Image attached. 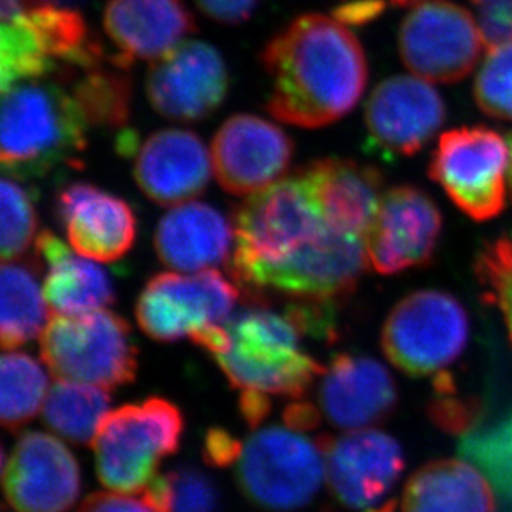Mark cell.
<instances>
[{"label":"cell","mask_w":512,"mask_h":512,"mask_svg":"<svg viewBox=\"0 0 512 512\" xmlns=\"http://www.w3.org/2000/svg\"><path fill=\"white\" fill-rule=\"evenodd\" d=\"M272 82L267 110L300 128H320L347 115L362 97L368 68L362 45L334 17L302 15L262 52Z\"/></svg>","instance_id":"6da1fadb"},{"label":"cell","mask_w":512,"mask_h":512,"mask_svg":"<svg viewBox=\"0 0 512 512\" xmlns=\"http://www.w3.org/2000/svg\"><path fill=\"white\" fill-rule=\"evenodd\" d=\"M88 121L72 93L49 77L2 92L0 161L10 178H40L72 165L87 146Z\"/></svg>","instance_id":"7a4b0ae2"},{"label":"cell","mask_w":512,"mask_h":512,"mask_svg":"<svg viewBox=\"0 0 512 512\" xmlns=\"http://www.w3.org/2000/svg\"><path fill=\"white\" fill-rule=\"evenodd\" d=\"M232 229V274L254 289H262L277 269L335 231L300 173L251 194L236 209Z\"/></svg>","instance_id":"3957f363"},{"label":"cell","mask_w":512,"mask_h":512,"mask_svg":"<svg viewBox=\"0 0 512 512\" xmlns=\"http://www.w3.org/2000/svg\"><path fill=\"white\" fill-rule=\"evenodd\" d=\"M224 325L231 343L214 358L239 392L302 398L327 370L300 348L304 334L287 312L247 310Z\"/></svg>","instance_id":"277c9868"},{"label":"cell","mask_w":512,"mask_h":512,"mask_svg":"<svg viewBox=\"0 0 512 512\" xmlns=\"http://www.w3.org/2000/svg\"><path fill=\"white\" fill-rule=\"evenodd\" d=\"M183 430L181 411L165 398L108 411L92 445L100 483L113 493H143L161 459L178 451Z\"/></svg>","instance_id":"5b68a950"},{"label":"cell","mask_w":512,"mask_h":512,"mask_svg":"<svg viewBox=\"0 0 512 512\" xmlns=\"http://www.w3.org/2000/svg\"><path fill=\"white\" fill-rule=\"evenodd\" d=\"M40 357L60 382L107 390L130 385L138 373L130 324L107 309L54 315L40 335Z\"/></svg>","instance_id":"8992f818"},{"label":"cell","mask_w":512,"mask_h":512,"mask_svg":"<svg viewBox=\"0 0 512 512\" xmlns=\"http://www.w3.org/2000/svg\"><path fill=\"white\" fill-rule=\"evenodd\" d=\"M325 474V435L309 438L287 426H269L244 445L236 478L251 503L289 512L314 499Z\"/></svg>","instance_id":"52a82bcc"},{"label":"cell","mask_w":512,"mask_h":512,"mask_svg":"<svg viewBox=\"0 0 512 512\" xmlns=\"http://www.w3.org/2000/svg\"><path fill=\"white\" fill-rule=\"evenodd\" d=\"M469 339V317L455 295L416 290L388 314L382 348L393 367L410 377L445 372Z\"/></svg>","instance_id":"ba28073f"},{"label":"cell","mask_w":512,"mask_h":512,"mask_svg":"<svg viewBox=\"0 0 512 512\" xmlns=\"http://www.w3.org/2000/svg\"><path fill=\"white\" fill-rule=\"evenodd\" d=\"M508 141L496 131L474 126L441 136L430 165L431 179L474 221H489L506 206Z\"/></svg>","instance_id":"9c48e42d"},{"label":"cell","mask_w":512,"mask_h":512,"mask_svg":"<svg viewBox=\"0 0 512 512\" xmlns=\"http://www.w3.org/2000/svg\"><path fill=\"white\" fill-rule=\"evenodd\" d=\"M239 290L216 269L193 276L174 272L151 277L136 302V322L151 340L176 342L196 330L226 324Z\"/></svg>","instance_id":"30bf717a"},{"label":"cell","mask_w":512,"mask_h":512,"mask_svg":"<svg viewBox=\"0 0 512 512\" xmlns=\"http://www.w3.org/2000/svg\"><path fill=\"white\" fill-rule=\"evenodd\" d=\"M400 55L411 72L430 82L453 83L476 67L484 42L468 10L451 2H425L406 15Z\"/></svg>","instance_id":"8fae6325"},{"label":"cell","mask_w":512,"mask_h":512,"mask_svg":"<svg viewBox=\"0 0 512 512\" xmlns=\"http://www.w3.org/2000/svg\"><path fill=\"white\" fill-rule=\"evenodd\" d=\"M228 68L213 45L188 40L151 65L146 95L156 113L168 120H204L228 93Z\"/></svg>","instance_id":"7c38bea8"},{"label":"cell","mask_w":512,"mask_h":512,"mask_svg":"<svg viewBox=\"0 0 512 512\" xmlns=\"http://www.w3.org/2000/svg\"><path fill=\"white\" fill-rule=\"evenodd\" d=\"M2 484L15 512H67L80 496L82 476L62 441L30 431L20 436L9 459L2 456Z\"/></svg>","instance_id":"4fadbf2b"},{"label":"cell","mask_w":512,"mask_h":512,"mask_svg":"<svg viewBox=\"0 0 512 512\" xmlns=\"http://www.w3.org/2000/svg\"><path fill=\"white\" fill-rule=\"evenodd\" d=\"M294 145L281 126L256 115L224 121L211 145L213 173L234 196H251L284 179Z\"/></svg>","instance_id":"5bb4252c"},{"label":"cell","mask_w":512,"mask_h":512,"mask_svg":"<svg viewBox=\"0 0 512 512\" xmlns=\"http://www.w3.org/2000/svg\"><path fill=\"white\" fill-rule=\"evenodd\" d=\"M443 218L435 201L420 189L398 186L383 193L377 218L367 236L368 262L382 276L433 261Z\"/></svg>","instance_id":"9a60e30c"},{"label":"cell","mask_w":512,"mask_h":512,"mask_svg":"<svg viewBox=\"0 0 512 512\" xmlns=\"http://www.w3.org/2000/svg\"><path fill=\"white\" fill-rule=\"evenodd\" d=\"M325 466L330 491L340 504L372 511L397 484L405 456L393 436L367 428L340 438L325 435Z\"/></svg>","instance_id":"2e32d148"},{"label":"cell","mask_w":512,"mask_h":512,"mask_svg":"<svg viewBox=\"0 0 512 512\" xmlns=\"http://www.w3.org/2000/svg\"><path fill=\"white\" fill-rule=\"evenodd\" d=\"M445 103L435 88L415 77H393L368 98L365 123L375 150L387 158L413 156L445 123Z\"/></svg>","instance_id":"e0dca14e"},{"label":"cell","mask_w":512,"mask_h":512,"mask_svg":"<svg viewBox=\"0 0 512 512\" xmlns=\"http://www.w3.org/2000/svg\"><path fill=\"white\" fill-rule=\"evenodd\" d=\"M320 410L345 431L367 430L397 408L395 380L375 358L339 353L322 375Z\"/></svg>","instance_id":"ac0fdd59"},{"label":"cell","mask_w":512,"mask_h":512,"mask_svg":"<svg viewBox=\"0 0 512 512\" xmlns=\"http://www.w3.org/2000/svg\"><path fill=\"white\" fill-rule=\"evenodd\" d=\"M211 155L203 140L188 130H163L136 151V184L153 203L179 206L203 193L211 178Z\"/></svg>","instance_id":"d6986e66"},{"label":"cell","mask_w":512,"mask_h":512,"mask_svg":"<svg viewBox=\"0 0 512 512\" xmlns=\"http://www.w3.org/2000/svg\"><path fill=\"white\" fill-rule=\"evenodd\" d=\"M55 208L78 256L115 262L135 244L136 219L130 206L93 184H70L58 194Z\"/></svg>","instance_id":"ffe728a7"},{"label":"cell","mask_w":512,"mask_h":512,"mask_svg":"<svg viewBox=\"0 0 512 512\" xmlns=\"http://www.w3.org/2000/svg\"><path fill=\"white\" fill-rule=\"evenodd\" d=\"M299 173L330 228L367 244L368 232L382 203L380 171L352 160L325 158L310 163Z\"/></svg>","instance_id":"44dd1931"},{"label":"cell","mask_w":512,"mask_h":512,"mask_svg":"<svg viewBox=\"0 0 512 512\" xmlns=\"http://www.w3.org/2000/svg\"><path fill=\"white\" fill-rule=\"evenodd\" d=\"M103 25L115 44L116 67L136 60H160L194 30V20L181 0H112Z\"/></svg>","instance_id":"7402d4cb"},{"label":"cell","mask_w":512,"mask_h":512,"mask_svg":"<svg viewBox=\"0 0 512 512\" xmlns=\"http://www.w3.org/2000/svg\"><path fill=\"white\" fill-rule=\"evenodd\" d=\"M232 242L234 229L228 219L198 201L174 206L155 232L156 254L173 271L214 269L228 259Z\"/></svg>","instance_id":"603a6c76"},{"label":"cell","mask_w":512,"mask_h":512,"mask_svg":"<svg viewBox=\"0 0 512 512\" xmlns=\"http://www.w3.org/2000/svg\"><path fill=\"white\" fill-rule=\"evenodd\" d=\"M39 262L47 267L44 295L54 315H82L107 309L115 302L112 279L102 267L75 256L55 234L42 231L35 239Z\"/></svg>","instance_id":"cb8c5ba5"},{"label":"cell","mask_w":512,"mask_h":512,"mask_svg":"<svg viewBox=\"0 0 512 512\" xmlns=\"http://www.w3.org/2000/svg\"><path fill=\"white\" fill-rule=\"evenodd\" d=\"M401 512H498V501L474 464L438 459L408 479Z\"/></svg>","instance_id":"d4e9b609"},{"label":"cell","mask_w":512,"mask_h":512,"mask_svg":"<svg viewBox=\"0 0 512 512\" xmlns=\"http://www.w3.org/2000/svg\"><path fill=\"white\" fill-rule=\"evenodd\" d=\"M40 264L4 262L0 272V342L15 350L42 335L49 305L39 284Z\"/></svg>","instance_id":"484cf974"},{"label":"cell","mask_w":512,"mask_h":512,"mask_svg":"<svg viewBox=\"0 0 512 512\" xmlns=\"http://www.w3.org/2000/svg\"><path fill=\"white\" fill-rule=\"evenodd\" d=\"M25 14L40 47L55 65L65 63L82 72L102 65V45L90 35L78 10L25 4Z\"/></svg>","instance_id":"4316f807"},{"label":"cell","mask_w":512,"mask_h":512,"mask_svg":"<svg viewBox=\"0 0 512 512\" xmlns=\"http://www.w3.org/2000/svg\"><path fill=\"white\" fill-rule=\"evenodd\" d=\"M112 403L110 390L83 383L57 382L49 388L44 421L72 445L90 446Z\"/></svg>","instance_id":"83f0119b"},{"label":"cell","mask_w":512,"mask_h":512,"mask_svg":"<svg viewBox=\"0 0 512 512\" xmlns=\"http://www.w3.org/2000/svg\"><path fill=\"white\" fill-rule=\"evenodd\" d=\"M458 453L488 476L498 512H512V408L459 438Z\"/></svg>","instance_id":"f1b7e54d"},{"label":"cell","mask_w":512,"mask_h":512,"mask_svg":"<svg viewBox=\"0 0 512 512\" xmlns=\"http://www.w3.org/2000/svg\"><path fill=\"white\" fill-rule=\"evenodd\" d=\"M49 380L44 368L27 353L7 352L0 365V420L7 430L27 425L44 410Z\"/></svg>","instance_id":"f546056e"},{"label":"cell","mask_w":512,"mask_h":512,"mask_svg":"<svg viewBox=\"0 0 512 512\" xmlns=\"http://www.w3.org/2000/svg\"><path fill=\"white\" fill-rule=\"evenodd\" d=\"M72 95L92 125L115 128L123 125L130 115V80L116 70H105L102 65L83 70L82 77L73 85Z\"/></svg>","instance_id":"4dcf8cb0"},{"label":"cell","mask_w":512,"mask_h":512,"mask_svg":"<svg viewBox=\"0 0 512 512\" xmlns=\"http://www.w3.org/2000/svg\"><path fill=\"white\" fill-rule=\"evenodd\" d=\"M0 254L9 262L24 256L37 239V214L30 194L15 178L4 176L0 181Z\"/></svg>","instance_id":"1f68e13d"},{"label":"cell","mask_w":512,"mask_h":512,"mask_svg":"<svg viewBox=\"0 0 512 512\" xmlns=\"http://www.w3.org/2000/svg\"><path fill=\"white\" fill-rule=\"evenodd\" d=\"M484 299L498 307L512 343V236H503L481 247L474 262Z\"/></svg>","instance_id":"d6a6232c"},{"label":"cell","mask_w":512,"mask_h":512,"mask_svg":"<svg viewBox=\"0 0 512 512\" xmlns=\"http://www.w3.org/2000/svg\"><path fill=\"white\" fill-rule=\"evenodd\" d=\"M428 416L448 435L463 436L483 423V406L478 398L464 397L455 378L448 372L438 373L433 382V398L428 405Z\"/></svg>","instance_id":"836d02e7"},{"label":"cell","mask_w":512,"mask_h":512,"mask_svg":"<svg viewBox=\"0 0 512 512\" xmlns=\"http://www.w3.org/2000/svg\"><path fill=\"white\" fill-rule=\"evenodd\" d=\"M474 95L484 113L512 121V40L489 52L476 78Z\"/></svg>","instance_id":"e575fe53"},{"label":"cell","mask_w":512,"mask_h":512,"mask_svg":"<svg viewBox=\"0 0 512 512\" xmlns=\"http://www.w3.org/2000/svg\"><path fill=\"white\" fill-rule=\"evenodd\" d=\"M173 481V512H218L219 491L213 479L198 469L181 468L170 473Z\"/></svg>","instance_id":"d590c367"},{"label":"cell","mask_w":512,"mask_h":512,"mask_svg":"<svg viewBox=\"0 0 512 512\" xmlns=\"http://www.w3.org/2000/svg\"><path fill=\"white\" fill-rule=\"evenodd\" d=\"M478 10L484 47L491 50L512 40V0H471Z\"/></svg>","instance_id":"8d00e7d4"},{"label":"cell","mask_w":512,"mask_h":512,"mask_svg":"<svg viewBox=\"0 0 512 512\" xmlns=\"http://www.w3.org/2000/svg\"><path fill=\"white\" fill-rule=\"evenodd\" d=\"M242 450H244V446L241 441L221 428L209 430L208 435L204 438V459H206V463L216 466V468H226V466L237 463L241 459Z\"/></svg>","instance_id":"74e56055"},{"label":"cell","mask_w":512,"mask_h":512,"mask_svg":"<svg viewBox=\"0 0 512 512\" xmlns=\"http://www.w3.org/2000/svg\"><path fill=\"white\" fill-rule=\"evenodd\" d=\"M199 10L219 24L236 25L251 17L259 0H194Z\"/></svg>","instance_id":"f35d334b"},{"label":"cell","mask_w":512,"mask_h":512,"mask_svg":"<svg viewBox=\"0 0 512 512\" xmlns=\"http://www.w3.org/2000/svg\"><path fill=\"white\" fill-rule=\"evenodd\" d=\"M77 512H153L141 499H133L128 494L93 493L83 499Z\"/></svg>","instance_id":"ab89813d"},{"label":"cell","mask_w":512,"mask_h":512,"mask_svg":"<svg viewBox=\"0 0 512 512\" xmlns=\"http://www.w3.org/2000/svg\"><path fill=\"white\" fill-rule=\"evenodd\" d=\"M141 498L153 512H173L174 491L170 473L156 474L143 489Z\"/></svg>","instance_id":"60d3db41"},{"label":"cell","mask_w":512,"mask_h":512,"mask_svg":"<svg viewBox=\"0 0 512 512\" xmlns=\"http://www.w3.org/2000/svg\"><path fill=\"white\" fill-rule=\"evenodd\" d=\"M271 395L254 392V390H242L239 397V411L249 428H257L271 413Z\"/></svg>","instance_id":"b9f144b4"},{"label":"cell","mask_w":512,"mask_h":512,"mask_svg":"<svg viewBox=\"0 0 512 512\" xmlns=\"http://www.w3.org/2000/svg\"><path fill=\"white\" fill-rule=\"evenodd\" d=\"M383 9V0H353L350 4L335 10V19H339L343 24H367L382 14Z\"/></svg>","instance_id":"7bdbcfd3"},{"label":"cell","mask_w":512,"mask_h":512,"mask_svg":"<svg viewBox=\"0 0 512 512\" xmlns=\"http://www.w3.org/2000/svg\"><path fill=\"white\" fill-rule=\"evenodd\" d=\"M282 418H284V425L287 428L299 431V433L315 430L320 425L319 408L309 401H299V403L287 406Z\"/></svg>","instance_id":"ee69618b"},{"label":"cell","mask_w":512,"mask_h":512,"mask_svg":"<svg viewBox=\"0 0 512 512\" xmlns=\"http://www.w3.org/2000/svg\"><path fill=\"white\" fill-rule=\"evenodd\" d=\"M77 2L78 0H25V4L29 5H57V7H70Z\"/></svg>","instance_id":"f6af8a7d"},{"label":"cell","mask_w":512,"mask_h":512,"mask_svg":"<svg viewBox=\"0 0 512 512\" xmlns=\"http://www.w3.org/2000/svg\"><path fill=\"white\" fill-rule=\"evenodd\" d=\"M508 148H509V165H508V184L512 194V131L508 135Z\"/></svg>","instance_id":"bcb514c9"},{"label":"cell","mask_w":512,"mask_h":512,"mask_svg":"<svg viewBox=\"0 0 512 512\" xmlns=\"http://www.w3.org/2000/svg\"><path fill=\"white\" fill-rule=\"evenodd\" d=\"M370 512H397V504L392 501V503L383 504L380 508L372 509Z\"/></svg>","instance_id":"7dc6e473"},{"label":"cell","mask_w":512,"mask_h":512,"mask_svg":"<svg viewBox=\"0 0 512 512\" xmlns=\"http://www.w3.org/2000/svg\"><path fill=\"white\" fill-rule=\"evenodd\" d=\"M390 2L395 5H410L416 4V2H421V0H390Z\"/></svg>","instance_id":"c3c4849f"}]
</instances>
